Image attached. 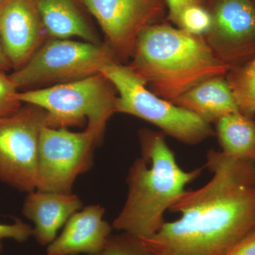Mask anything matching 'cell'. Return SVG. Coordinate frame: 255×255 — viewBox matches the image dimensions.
Listing matches in <instances>:
<instances>
[{
    "label": "cell",
    "instance_id": "cell-10",
    "mask_svg": "<svg viewBox=\"0 0 255 255\" xmlns=\"http://www.w3.org/2000/svg\"><path fill=\"white\" fill-rule=\"evenodd\" d=\"M212 33L221 58L233 68L255 56L253 0H219L212 15Z\"/></svg>",
    "mask_w": 255,
    "mask_h": 255
},
{
    "label": "cell",
    "instance_id": "cell-13",
    "mask_svg": "<svg viewBox=\"0 0 255 255\" xmlns=\"http://www.w3.org/2000/svg\"><path fill=\"white\" fill-rule=\"evenodd\" d=\"M82 208L73 194L36 190L28 193L23 214L34 224L33 236L41 246H48L57 238L60 228Z\"/></svg>",
    "mask_w": 255,
    "mask_h": 255
},
{
    "label": "cell",
    "instance_id": "cell-7",
    "mask_svg": "<svg viewBox=\"0 0 255 255\" xmlns=\"http://www.w3.org/2000/svg\"><path fill=\"white\" fill-rule=\"evenodd\" d=\"M103 133L87 127L75 132L43 126L38 145L37 190L71 194L75 179L92 164Z\"/></svg>",
    "mask_w": 255,
    "mask_h": 255
},
{
    "label": "cell",
    "instance_id": "cell-23",
    "mask_svg": "<svg viewBox=\"0 0 255 255\" xmlns=\"http://www.w3.org/2000/svg\"><path fill=\"white\" fill-rule=\"evenodd\" d=\"M169 7V17L177 23L183 10L191 5H200V0H167Z\"/></svg>",
    "mask_w": 255,
    "mask_h": 255
},
{
    "label": "cell",
    "instance_id": "cell-24",
    "mask_svg": "<svg viewBox=\"0 0 255 255\" xmlns=\"http://www.w3.org/2000/svg\"><path fill=\"white\" fill-rule=\"evenodd\" d=\"M11 68H12L5 55L2 44H1V38H0V72H6Z\"/></svg>",
    "mask_w": 255,
    "mask_h": 255
},
{
    "label": "cell",
    "instance_id": "cell-6",
    "mask_svg": "<svg viewBox=\"0 0 255 255\" xmlns=\"http://www.w3.org/2000/svg\"><path fill=\"white\" fill-rule=\"evenodd\" d=\"M114 60L110 46L53 38L9 77L18 89L65 83L100 73L106 64Z\"/></svg>",
    "mask_w": 255,
    "mask_h": 255
},
{
    "label": "cell",
    "instance_id": "cell-18",
    "mask_svg": "<svg viewBox=\"0 0 255 255\" xmlns=\"http://www.w3.org/2000/svg\"><path fill=\"white\" fill-rule=\"evenodd\" d=\"M98 255H152L140 238L128 233L111 235Z\"/></svg>",
    "mask_w": 255,
    "mask_h": 255
},
{
    "label": "cell",
    "instance_id": "cell-8",
    "mask_svg": "<svg viewBox=\"0 0 255 255\" xmlns=\"http://www.w3.org/2000/svg\"><path fill=\"white\" fill-rule=\"evenodd\" d=\"M45 125L46 112L31 105L0 117L1 182L24 192L36 190L39 137Z\"/></svg>",
    "mask_w": 255,
    "mask_h": 255
},
{
    "label": "cell",
    "instance_id": "cell-1",
    "mask_svg": "<svg viewBox=\"0 0 255 255\" xmlns=\"http://www.w3.org/2000/svg\"><path fill=\"white\" fill-rule=\"evenodd\" d=\"M206 167L209 182L169 209L179 219L140 239L152 255H226L255 227V162L211 150Z\"/></svg>",
    "mask_w": 255,
    "mask_h": 255
},
{
    "label": "cell",
    "instance_id": "cell-25",
    "mask_svg": "<svg viewBox=\"0 0 255 255\" xmlns=\"http://www.w3.org/2000/svg\"><path fill=\"white\" fill-rule=\"evenodd\" d=\"M44 255H47L46 253V254H45Z\"/></svg>",
    "mask_w": 255,
    "mask_h": 255
},
{
    "label": "cell",
    "instance_id": "cell-12",
    "mask_svg": "<svg viewBox=\"0 0 255 255\" xmlns=\"http://www.w3.org/2000/svg\"><path fill=\"white\" fill-rule=\"evenodd\" d=\"M105 210L91 205L77 211L68 220L63 231L49 246L48 255H98L103 251L113 227L103 219Z\"/></svg>",
    "mask_w": 255,
    "mask_h": 255
},
{
    "label": "cell",
    "instance_id": "cell-4",
    "mask_svg": "<svg viewBox=\"0 0 255 255\" xmlns=\"http://www.w3.org/2000/svg\"><path fill=\"white\" fill-rule=\"evenodd\" d=\"M115 87L102 73L44 88L18 92L21 103L46 112L47 127L61 128L87 127L104 134L107 122L116 113Z\"/></svg>",
    "mask_w": 255,
    "mask_h": 255
},
{
    "label": "cell",
    "instance_id": "cell-19",
    "mask_svg": "<svg viewBox=\"0 0 255 255\" xmlns=\"http://www.w3.org/2000/svg\"><path fill=\"white\" fill-rule=\"evenodd\" d=\"M212 23V16L207 11L200 5H191L183 10L177 24L187 33L200 36L210 31Z\"/></svg>",
    "mask_w": 255,
    "mask_h": 255
},
{
    "label": "cell",
    "instance_id": "cell-16",
    "mask_svg": "<svg viewBox=\"0 0 255 255\" xmlns=\"http://www.w3.org/2000/svg\"><path fill=\"white\" fill-rule=\"evenodd\" d=\"M216 123L221 152L255 162V122L236 112L224 116Z\"/></svg>",
    "mask_w": 255,
    "mask_h": 255
},
{
    "label": "cell",
    "instance_id": "cell-22",
    "mask_svg": "<svg viewBox=\"0 0 255 255\" xmlns=\"http://www.w3.org/2000/svg\"><path fill=\"white\" fill-rule=\"evenodd\" d=\"M226 255H255V227L247 233Z\"/></svg>",
    "mask_w": 255,
    "mask_h": 255
},
{
    "label": "cell",
    "instance_id": "cell-9",
    "mask_svg": "<svg viewBox=\"0 0 255 255\" xmlns=\"http://www.w3.org/2000/svg\"><path fill=\"white\" fill-rule=\"evenodd\" d=\"M105 33L111 49L127 58L139 35L163 12L167 0H82Z\"/></svg>",
    "mask_w": 255,
    "mask_h": 255
},
{
    "label": "cell",
    "instance_id": "cell-2",
    "mask_svg": "<svg viewBox=\"0 0 255 255\" xmlns=\"http://www.w3.org/2000/svg\"><path fill=\"white\" fill-rule=\"evenodd\" d=\"M140 144V157L128 174L127 201L112 227L142 239L162 228L166 211L185 191L186 186L200 177L204 167L183 169L160 132H142Z\"/></svg>",
    "mask_w": 255,
    "mask_h": 255
},
{
    "label": "cell",
    "instance_id": "cell-11",
    "mask_svg": "<svg viewBox=\"0 0 255 255\" xmlns=\"http://www.w3.org/2000/svg\"><path fill=\"white\" fill-rule=\"evenodd\" d=\"M46 35L36 0H0V38L11 68L27 63Z\"/></svg>",
    "mask_w": 255,
    "mask_h": 255
},
{
    "label": "cell",
    "instance_id": "cell-20",
    "mask_svg": "<svg viewBox=\"0 0 255 255\" xmlns=\"http://www.w3.org/2000/svg\"><path fill=\"white\" fill-rule=\"evenodd\" d=\"M18 89L4 72H0V117L10 115L21 108Z\"/></svg>",
    "mask_w": 255,
    "mask_h": 255
},
{
    "label": "cell",
    "instance_id": "cell-17",
    "mask_svg": "<svg viewBox=\"0 0 255 255\" xmlns=\"http://www.w3.org/2000/svg\"><path fill=\"white\" fill-rule=\"evenodd\" d=\"M228 82L240 113L251 118L255 114V56L233 68Z\"/></svg>",
    "mask_w": 255,
    "mask_h": 255
},
{
    "label": "cell",
    "instance_id": "cell-15",
    "mask_svg": "<svg viewBox=\"0 0 255 255\" xmlns=\"http://www.w3.org/2000/svg\"><path fill=\"white\" fill-rule=\"evenodd\" d=\"M47 34L53 38L72 37L99 43L97 35L82 12L79 0H36Z\"/></svg>",
    "mask_w": 255,
    "mask_h": 255
},
{
    "label": "cell",
    "instance_id": "cell-14",
    "mask_svg": "<svg viewBox=\"0 0 255 255\" xmlns=\"http://www.w3.org/2000/svg\"><path fill=\"white\" fill-rule=\"evenodd\" d=\"M174 105L211 123L239 112L229 84L221 77L209 79L183 94Z\"/></svg>",
    "mask_w": 255,
    "mask_h": 255
},
{
    "label": "cell",
    "instance_id": "cell-21",
    "mask_svg": "<svg viewBox=\"0 0 255 255\" xmlns=\"http://www.w3.org/2000/svg\"><path fill=\"white\" fill-rule=\"evenodd\" d=\"M31 236H33V228L19 220L12 224H0V252L2 249V241L5 239L23 243Z\"/></svg>",
    "mask_w": 255,
    "mask_h": 255
},
{
    "label": "cell",
    "instance_id": "cell-3",
    "mask_svg": "<svg viewBox=\"0 0 255 255\" xmlns=\"http://www.w3.org/2000/svg\"><path fill=\"white\" fill-rule=\"evenodd\" d=\"M132 55L129 67L156 95L173 104L193 87L231 69L200 36L167 25L146 26Z\"/></svg>",
    "mask_w": 255,
    "mask_h": 255
},
{
    "label": "cell",
    "instance_id": "cell-5",
    "mask_svg": "<svg viewBox=\"0 0 255 255\" xmlns=\"http://www.w3.org/2000/svg\"><path fill=\"white\" fill-rule=\"evenodd\" d=\"M100 73L119 92L116 113L143 119L187 145L200 143L214 134L210 124L195 114L147 90L146 82L130 67L114 60L106 64Z\"/></svg>",
    "mask_w": 255,
    "mask_h": 255
}]
</instances>
